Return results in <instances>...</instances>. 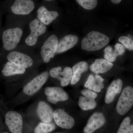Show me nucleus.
Segmentation results:
<instances>
[{
	"mask_svg": "<svg viewBox=\"0 0 133 133\" xmlns=\"http://www.w3.org/2000/svg\"><path fill=\"white\" fill-rule=\"evenodd\" d=\"M109 42V38L104 34L97 31H91L82 40L81 48L87 51H96L104 48Z\"/></svg>",
	"mask_w": 133,
	"mask_h": 133,
	"instance_id": "f257e3e1",
	"label": "nucleus"
},
{
	"mask_svg": "<svg viewBox=\"0 0 133 133\" xmlns=\"http://www.w3.org/2000/svg\"><path fill=\"white\" fill-rule=\"evenodd\" d=\"M23 33L19 27L9 28L3 32L2 41L3 48L6 50L10 51L16 48L21 41Z\"/></svg>",
	"mask_w": 133,
	"mask_h": 133,
	"instance_id": "f03ea898",
	"label": "nucleus"
},
{
	"mask_svg": "<svg viewBox=\"0 0 133 133\" xmlns=\"http://www.w3.org/2000/svg\"><path fill=\"white\" fill-rule=\"evenodd\" d=\"M133 106V88L128 86L122 92L116 104V111L119 114L124 115Z\"/></svg>",
	"mask_w": 133,
	"mask_h": 133,
	"instance_id": "7ed1b4c3",
	"label": "nucleus"
},
{
	"mask_svg": "<svg viewBox=\"0 0 133 133\" xmlns=\"http://www.w3.org/2000/svg\"><path fill=\"white\" fill-rule=\"evenodd\" d=\"M58 39L54 34L49 37L44 43L41 49V55L44 62L48 63L57 52Z\"/></svg>",
	"mask_w": 133,
	"mask_h": 133,
	"instance_id": "20e7f679",
	"label": "nucleus"
},
{
	"mask_svg": "<svg viewBox=\"0 0 133 133\" xmlns=\"http://www.w3.org/2000/svg\"><path fill=\"white\" fill-rule=\"evenodd\" d=\"M30 33L25 39V43L27 45L33 46L36 43L38 37L46 32L47 28L38 19L32 20L29 24Z\"/></svg>",
	"mask_w": 133,
	"mask_h": 133,
	"instance_id": "39448f33",
	"label": "nucleus"
},
{
	"mask_svg": "<svg viewBox=\"0 0 133 133\" xmlns=\"http://www.w3.org/2000/svg\"><path fill=\"white\" fill-rule=\"evenodd\" d=\"M49 76L48 71L43 72L37 75L24 86L23 89V92L29 96L34 95L42 87L48 80Z\"/></svg>",
	"mask_w": 133,
	"mask_h": 133,
	"instance_id": "423d86ee",
	"label": "nucleus"
},
{
	"mask_svg": "<svg viewBox=\"0 0 133 133\" xmlns=\"http://www.w3.org/2000/svg\"><path fill=\"white\" fill-rule=\"evenodd\" d=\"M5 118V123L11 133H22L23 122L20 114L15 111H9Z\"/></svg>",
	"mask_w": 133,
	"mask_h": 133,
	"instance_id": "0eeeda50",
	"label": "nucleus"
},
{
	"mask_svg": "<svg viewBox=\"0 0 133 133\" xmlns=\"http://www.w3.org/2000/svg\"><path fill=\"white\" fill-rule=\"evenodd\" d=\"M53 119L56 124L62 128L71 129L75 124L74 118L60 108L53 111Z\"/></svg>",
	"mask_w": 133,
	"mask_h": 133,
	"instance_id": "6e6552de",
	"label": "nucleus"
},
{
	"mask_svg": "<svg viewBox=\"0 0 133 133\" xmlns=\"http://www.w3.org/2000/svg\"><path fill=\"white\" fill-rule=\"evenodd\" d=\"M60 66L53 67L50 70L49 75L51 77L60 80L62 87H66L69 85L72 76V69L69 66L64 68L63 71Z\"/></svg>",
	"mask_w": 133,
	"mask_h": 133,
	"instance_id": "1a4fd4ad",
	"label": "nucleus"
},
{
	"mask_svg": "<svg viewBox=\"0 0 133 133\" xmlns=\"http://www.w3.org/2000/svg\"><path fill=\"white\" fill-rule=\"evenodd\" d=\"M9 62L24 69L31 67L33 64V60L26 54L17 51L9 52L7 57Z\"/></svg>",
	"mask_w": 133,
	"mask_h": 133,
	"instance_id": "9d476101",
	"label": "nucleus"
},
{
	"mask_svg": "<svg viewBox=\"0 0 133 133\" xmlns=\"http://www.w3.org/2000/svg\"><path fill=\"white\" fill-rule=\"evenodd\" d=\"M45 94L47 100L52 104H56L59 101L67 100L69 96L62 88L56 87H49L45 89Z\"/></svg>",
	"mask_w": 133,
	"mask_h": 133,
	"instance_id": "9b49d317",
	"label": "nucleus"
},
{
	"mask_svg": "<svg viewBox=\"0 0 133 133\" xmlns=\"http://www.w3.org/2000/svg\"><path fill=\"white\" fill-rule=\"evenodd\" d=\"M35 8V3L31 0H16L11 6L14 14L21 15H28Z\"/></svg>",
	"mask_w": 133,
	"mask_h": 133,
	"instance_id": "f8f14e48",
	"label": "nucleus"
},
{
	"mask_svg": "<svg viewBox=\"0 0 133 133\" xmlns=\"http://www.w3.org/2000/svg\"><path fill=\"white\" fill-rule=\"evenodd\" d=\"M105 119L103 114L96 112L91 116L84 129V133H93L104 125Z\"/></svg>",
	"mask_w": 133,
	"mask_h": 133,
	"instance_id": "ddd939ff",
	"label": "nucleus"
},
{
	"mask_svg": "<svg viewBox=\"0 0 133 133\" xmlns=\"http://www.w3.org/2000/svg\"><path fill=\"white\" fill-rule=\"evenodd\" d=\"M37 113L43 122L50 123L53 119V110L49 105L44 101H41L38 102Z\"/></svg>",
	"mask_w": 133,
	"mask_h": 133,
	"instance_id": "4468645a",
	"label": "nucleus"
},
{
	"mask_svg": "<svg viewBox=\"0 0 133 133\" xmlns=\"http://www.w3.org/2000/svg\"><path fill=\"white\" fill-rule=\"evenodd\" d=\"M59 16L56 11H49L44 6H42L37 10V18L44 25L50 24Z\"/></svg>",
	"mask_w": 133,
	"mask_h": 133,
	"instance_id": "2eb2a0df",
	"label": "nucleus"
},
{
	"mask_svg": "<svg viewBox=\"0 0 133 133\" xmlns=\"http://www.w3.org/2000/svg\"><path fill=\"white\" fill-rule=\"evenodd\" d=\"M78 40V37L74 35L65 36L58 42L57 53H63L73 48L77 44Z\"/></svg>",
	"mask_w": 133,
	"mask_h": 133,
	"instance_id": "dca6fc26",
	"label": "nucleus"
},
{
	"mask_svg": "<svg viewBox=\"0 0 133 133\" xmlns=\"http://www.w3.org/2000/svg\"><path fill=\"white\" fill-rule=\"evenodd\" d=\"M123 82L120 79L115 80L111 83L107 89L105 97V101L109 104L113 101L116 94L121 92Z\"/></svg>",
	"mask_w": 133,
	"mask_h": 133,
	"instance_id": "f3484780",
	"label": "nucleus"
},
{
	"mask_svg": "<svg viewBox=\"0 0 133 133\" xmlns=\"http://www.w3.org/2000/svg\"><path fill=\"white\" fill-rule=\"evenodd\" d=\"M113 65L112 63L106 59L99 58L95 59V62L90 66V69L96 74H102L110 70Z\"/></svg>",
	"mask_w": 133,
	"mask_h": 133,
	"instance_id": "a211bd4d",
	"label": "nucleus"
},
{
	"mask_svg": "<svg viewBox=\"0 0 133 133\" xmlns=\"http://www.w3.org/2000/svg\"><path fill=\"white\" fill-rule=\"evenodd\" d=\"M88 69V63L85 62H80L74 65L72 68V76L71 84L72 85L78 82L81 78V74L87 71Z\"/></svg>",
	"mask_w": 133,
	"mask_h": 133,
	"instance_id": "6ab92c4d",
	"label": "nucleus"
},
{
	"mask_svg": "<svg viewBox=\"0 0 133 133\" xmlns=\"http://www.w3.org/2000/svg\"><path fill=\"white\" fill-rule=\"evenodd\" d=\"M26 69L8 62L3 66L2 72L5 77L24 74Z\"/></svg>",
	"mask_w": 133,
	"mask_h": 133,
	"instance_id": "aec40b11",
	"label": "nucleus"
},
{
	"mask_svg": "<svg viewBox=\"0 0 133 133\" xmlns=\"http://www.w3.org/2000/svg\"><path fill=\"white\" fill-rule=\"evenodd\" d=\"M97 105V102L93 99L83 96L79 97V106L84 111L94 109Z\"/></svg>",
	"mask_w": 133,
	"mask_h": 133,
	"instance_id": "412c9836",
	"label": "nucleus"
},
{
	"mask_svg": "<svg viewBox=\"0 0 133 133\" xmlns=\"http://www.w3.org/2000/svg\"><path fill=\"white\" fill-rule=\"evenodd\" d=\"M56 127L52 123L40 122L35 129V133H49L55 130Z\"/></svg>",
	"mask_w": 133,
	"mask_h": 133,
	"instance_id": "4be33fe9",
	"label": "nucleus"
},
{
	"mask_svg": "<svg viewBox=\"0 0 133 133\" xmlns=\"http://www.w3.org/2000/svg\"><path fill=\"white\" fill-rule=\"evenodd\" d=\"M131 123L130 118L126 117L121 124L117 133H133V124L131 125Z\"/></svg>",
	"mask_w": 133,
	"mask_h": 133,
	"instance_id": "5701e85b",
	"label": "nucleus"
},
{
	"mask_svg": "<svg viewBox=\"0 0 133 133\" xmlns=\"http://www.w3.org/2000/svg\"><path fill=\"white\" fill-rule=\"evenodd\" d=\"M119 41L126 49L129 50H133V37L129 35L128 36H122L119 38Z\"/></svg>",
	"mask_w": 133,
	"mask_h": 133,
	"instance_id": "b1692460",
	"label": "nucleus"
},
{
	"mask_svg": "<svg viewBox=\"0 0 133 133\" xmlns=\"http://www.w3.org/2000/svg\"><path fill=\"white\" fill-rule=\"evenodd\" d=\"M104 52H105L104 57L105 59L111 63L114 62L118 56L115 51L112 49L111 46H108L105 48Z\"/></svg>",
	"mask_w": 133,
	"mask_h": 133,
	"instance_id": "393cba45",
	"label": "nucleus"
},
{
	"mask_svg": "<svg viewBox=\"0 0 133 133\" xmlns=\"http://www.w3.org/2000/svg\"><path fill=\"white\" fill-rule=\"evenodd\" d=\"M76 2L85 9L92 10L95 8L98 4L96 0H77Z\"/></svg>",
	"mask_w": 133,
	"mask_h": 133,
	"instance_id": "a878e982",
	"label": "nucleus"
},
{
	"mask_svg": "<svg viewBox=\"0 0 133 133\" xmlns=\"http://www.w3.org/2000/svg\"><path fill=\"white\" fill-rule=\"evenodd\" d=\"M96 85H98L96 83L95 77L93 74H90L85 84V87L88 88L90 90L92 91L93 89Z\"/></svg>",
	"mask_w": 133,
	"mask_h": 133,
	"instance_id": "bb28decb",
	"label": "nucleus"
},
{
	"mask_svg": "<svg viewBox=\"0 0 133 133\" xmlns=\"http://www.w3.org/2000/svg\"><path fill=\"white\" fill-rule=\"evenodd\" d=\"M81 92L82 94L85 97L91 98L94 99L97 97L98 96L97 93L89 90H83L81 91Z\"/></svg>",
	"mask_w": 133,
	"mask_h": 133,
	"instance_id": "cd10ccee",
	"label": "nucleus"
},
{
	"mask_svg": "<svg viewBox=\"0 0 133 133\" xmlns=\"http://www.w3.org/2000/svg\"><path fill=\"white\" fill-rule=\"evenodd\" d=\"M114 50L118 56H121L123 55L125 52V47L122 44L118 43L115 45Z\"/></svg>",
	"mask_w": 133,
	"mask_h": 133,
	"instance_id": "c85d7f7f",
	"label": "nucleus"
},
{
	"mask_svg": "<svg viewBox=\"0 0 133 133\" xmlns=\"http://www.w3.org/2000/svg\"><path fill=\"white\" fill-rule=\"evenodd\" d=\"M95 77L97 84L101 89H103L104 88V84H103V81H104V78H102L101 76H99L98 74L95 75Z\"/></svg>",
	"mask_w": 133,
	"mask_h": 133,
	"instance_id": "c756f323",
	"label": "nucleus"
},
{
	"mask_svg": "<svg viewBox=\"0 0 133 133\" xmlns=\"http://www.w3.org/2000/svg\"><path fill=\"white\" fill-rule=\"evenodd\" d=\"M111 2L114 4H117L121 2V0H112Z\"/></svg>",
	"mask_w": 133,
	"mask_h": 133,
	"instance_id": "7c9ffc66",
	"label": "nucleus"
},
{
	"mask_svg": "<svg viewBox=\"0 0 133 133\" xmlns=\"http://www.w3.org/2000/svg\"><path fill=\"white\" fill-rule=\"evenodd\" d=\"M47 1V2H48V1H50H50Z\"/></svg>",
	"mask_w": 133,
	"mask_h": 133,
	"instance_id": "2f4dec72",
	"label": "nucleus"
},
{
	"mask_svg": "<svg viewBox=\"0 0 133 133\" xmlns=\"http://www.w3.org/2000/svg\"><path fill=\"white\" fill-rule=\"evenodd\" d=\"M55 133H65V132H56Z\"/></svg>",
	"mask_w": 133,
	"mask_h": 133,
	"instance_id": "473e14b6",
	"label": "nucleus"
},
{
	"mask_svg": "<svg viewBox=\"0 0 133 133\" xmlns=\"http://www.w3.org/2000/svg\"><path fill=\"white\" fill-rule=\"evenodd\" d=\"M1 133H9L7 132H5Z\"/></svg>",
	"mask_w": 133,
	"mask_h": 133,
	"instance_id": "72a5a7b5",
	"label": "nucleus"
},
{
	"mask_svg": "<svg viewBox=\"0 0 133 133\" xmlns=\"http://www.w3.org/2000/svg\"><path fill=\"white\" fill-rule=\"evenodd\" d=\"M1 52H0V56H1Z\"/></svg>",
	"mask_w": 133,
	"mask_h": 133,
	"instance_id": "f704fd0d",
	"label": "nucleus"
}]
</instances>
